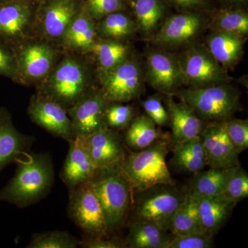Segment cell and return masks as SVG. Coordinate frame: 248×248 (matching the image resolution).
<instances>
[{"label": "cell", "mask_w": 248, "mask_h": 248, "mask_svg": "<svg viewBox=\"0 0 248 248\" xmlns=\"http://www.w3.org/2000/svg\"><path fill=\"white\" fill-rule=\"evenodd\" d=\"M15 55L17 78L28 83L37 82L48 76L56 58L55 50L42 42L29 44Z\"/></svg>", "instance_id": "15"}, {"label": "cell", "mask_w": 248, "mask_h": 248, "mask_svg": "<svg viewBox=\"0 0 248 248\" xmlns=\"http://www.w3.org/2000/svg\"><path fill=\"white\" fill-rule=\"evenodd\" d=\"M208 22L202 11H185L172 15L160 27L154 42L163 47L185 45L200 35Z\"/></svg>", "instance_id": "13"}, {"label": "cell", "mask_w": 248, "mask_h": 248, "mask_svg": "<svg viewBox=\"0 0 248 248\" xmlns=\"http://www.w3.org/2000/svg\"><path fill=\"white\" fill-rule=\"evenodd\" d=\"M108 101L102 90L91 91L67 109L76 138L84 139L107 126L105 111Z\"/></svg>", "instance_id": "12"}, {"label": "cell", "mask_w": 248, "mask_h": 248, "mask_svg": "<svg viewBox=\"0 0 248 248\" xmlns=\"http://www.w3.org/2000/svg\"><path fill=\"white\" fill-rule=\"evenodd\" d=\"M161 137L154 121L147 115H142L133 119L127 127L125 142L129 148L139 151L151 146Z\"/></svg>", "instance_id": "30"}, {"label": "cell", "mask_w": 248, "mask_h": 248, "mask_svg": "<svg viewBox=\"0 0 248 248\" xmlns=\"http://www.w3.org/2000/svg\"><path fill=\"white\" fill-rule=\"evenodd\" d=\"M172 96L190 106L205 122H224L241 109V94L229 83L202 88L188 86Z\"/></svg>", "instance_id": "3"}, {"label": "cell", "mask_w": 248, "mask_h": 248, "mask_svg": "<svg viewBox=\"0 0 248 248\" xmlns=\"http://www.w3.org/2000/svg\"><path fill=\"white\" fill-rule=\"evenodd\" d=\"M184 85L202 88L227 84L232 78L203 45H194L177 55Z\"/></svg>", "instance_id": "7"}, {"label": "cell", "mask_w": 248, "mask_h": 248, "mask_svg": "<svg viewBox=\"0 0 248 248\" xmlns=\"http://www.w3.org/2000/svg\"><path fill=\"white\" fill-rule=\"evenodd\" d=\"M91 92L85 67L76 59L66 58L52 69L39 93L68 109Z\"/></svg>", "instance_id": "6"}, {"label": "cell", "mask_w": 248, "mask_h": 248, "mask_svg": "<svg viewBox=\"0 0 248 248\" xmlns=\"http://www.w3.org/2000/svg\"><path fill=\"white\" fill-rule=\"evenodd\" d=\"M131 4L136 27L143 35L156 31L166 16L168 5L163 0H129Z\"/></svg>", "instance_id": "29"}, {"label": "cell", "mask_w": 248, "mask_h": 248, "mask_svg": "<svg viewBox=\"0 0 248 248\" xmlns=\"http://www.w3.org/2000/svg\"><path fill=\"white\" fill-rule=\"evenodd\" d=\"M13 1V0H0V3L6 2V1Z\"/></svg>", "instance_id": "45"}, {"label": "cell", "mask_w": 248, "mask_h": 248, "mask_svg": "<svg viewBox=\"0 0 248 248\" xmlns=\"http://www.w3.org/2000/svg\"><path fill=\"white\" fill-rule=\"evenodd\" d=\"M16 164L14 177L0 190V201L24 208L46 198L55 183V168L50 153H29Z\"/></svg>", "instance_id": "1"}, {"label": "cell", "mask_w": 248, "mask_h": 248, "mask_svg": "<svg viewBox=\"0 0 248 248\" xmlns=\"http://www.w3.org/2000/svg\"><path fill=\"white\" fill-rule=\"evenodd\" d=\"M197 200L202 230L207 234L214 236L231 216L236 203L223 195Z\"/></svg>", "instance_id": "23"}, {"label": "cell", "mask_w": 248, "mask_h": 248, "mask_svg": "<svg viewBox=\"0 0 248 248\" xmlns=\"http://www.w3.org/2000/svg\"><path fill=\"white\" fill-rule=\"evenodd\" d=\"M81 140L97 170L122 166L125 154L123 142L117 130L106 126Z\"/></svg>", "instance_id": "14"}, {"label": "cell", "mask_w": 248, "mask_h": 248, "mask_svg": "<svg viewBox=\"0 0 248 248\" xmlns=\"http://www.w3.org/2000/svg\"><path fill=\"white\" fill-rule=\"evenodd\" d=\"M131 106L122 103L109 102L105 111L106 124L108 128L117 130L126 128L133 119Z\"/></svg>", "instance_id": "36"}, {"label": "cell", "mask_w": 248, "mask_h": 248, "mask_svg": "<svg viewBox=\"0 0 248 248\" xmlns=\"http://www.w3.org/2000/svg\"><path fill=\"white\" fill-rule=\"evenodd\" d=\"M169 231L172 235L205 233L201 226L198 200L189 192H186L182 203L174 213Z\"/></svg>", "instance_id": "28"}, {"label": "cell", "mask_w": 248, "mask_h": 248, "mask_svg": "<svg viewBox=\"0 0 248 248\" xmlns=\"http://www.w3.org/2000/svg\"><path fill=\"white\" fill-rule=\"evenodd\" d=\"M96 25L94 19L86 12L82 6L63 34L62 40L65 45L78 52H91L95 43Z\"/></svg>", "instance_id": "26"}, {"label": "cell", "mask_w": 248, "mask_h": 248, "mask_svg": "<svg viewBox=\"0 0 248 248\" xmlns=\"http://www.w3.org/2000/svg\"><path fill=\"white\" fill-rule=\"evenodd\" d=\"M79 246V239L68 232L51 231L34 233L28 248H76Z\"/></svg>", "instance_id": "34"}, {"label": "cell", "mask_w": 248, "mask_h": 248, "mask_svg": "<svg viewBox=\"0 0 248 248\" xmlns=\"http://www.w3.org/2000/svg\"><path fill=\"white\" fill-rule=\"evenodd\" d=\"M181 12L185 11H202L210 8V0H163Z\"/></svg>", "instance_id": "43"}, {"label": "cell", "mask_w": 248, "mask_h": 248, "mask_svg": "<svg viewBox=\"0 0 248 248\" xmlns=\"http://www.w3.org/2000/svg\"><path fill=\"white\" fill-rule=\"evenodd\" d=\"M207 166L210 168H230L240 166L239 154L232 146L222 122H208L200 135Z\"/></svg>", "instance_id": "18"}, {"label": "cell", "mask_w": 248, "mask_h": 248, "mask_svg": "<svg viewBox=\"0 0 248 248\" xmlns=\"http://www.w3.org/2000/svg\"><path fill=\"white\" fill-rule=\"evenodd\" d=\"M125 0H86L83 6L87 14L94 20L116 11H124Z\"/></svg>", "instance_id": "38"}, {"label": "cell", "mask_w": 248, "mask_h": 248, "mask_svg": "<svg viewBox=\"0 0 248 248\" xmlns=\"http://www.w3.org/2000/svg\"><path fill=\"white\" fill-rule=\"evenodd\" d=\"M146 115L154 121L159 126H165L169 124V117L167 110L163 105L161 98L158 94L151 96L142 103Z\"/></svg>", "instance_id": "40"}, {"label": "cell", "mask_w": 248, "mask_h": 248, "mask_svg": "<svg viewBox=\"0 0 248 248\" xmlns=\"http://www.w3.org/2000/svg\"><path fill=\"white\" fill-rule=\"evenodd\" d=\"M171 236L167 231L148 222H130L124 240L129 248H166Z\"/></svg>", "instance_id": "27"}, {"label": "cell", "mask_w": 248, "mask_h": 248, "mask_svg": "<svg viewBox=\"0 0 248 248\" xmlns=\"http://www.w3.org/2000/svg\"><path fill=\"white\" fill-rule=\"evenodd\" d=\"M36 1H37V2H41V1H44V0H35Z\"/></svg>", "instance_id": "46"}, {"label": "cell", "mask_w": 248, "mask_h": 248, "mask_svg": "<svg viewBox=\"0 0 248 248\" xmlns=\"http://www.w3.org/2000/svg\"><path fill=\"white\" fill-rule=\"evenodd\" d=\"M90 182L102 205L108 233L117 231L131 206L133 190L128 179L119 167L98 170Z\"/></svg>", "instance_id": "4"}, {"label": "cell", "mask_w": 248, "mask_h": 248, "mask_svg": "<svg viewBox=\"0 0 248 248\" xmlns=\"http://www.w3.org/2000/svg\"><path fill=\"white\" fill-rule=\"evenodd\" d=\"M96 26L97 35L100 38L122 40L133 35L136 24L123 11L108 14L98 21Z\"/></svg>", "instance_id": "33"}, {"label": "cell", "mask_w": 248, "mask_h": 248, "mask_svg": "<svg viewBox=\"0 0 248 248\" xmlns=\"http://www.w3.org/2000/svg\"><path fill=\"white\" fill-rule=\"evenodd\" d=\"M39 10L41 29L50 40L62 39L83 6L81 0H44Z\"/></svg>", "instance_id": "16"}, {"label": "cell", "mask_w": 248, "mask_h": 248, "mask_svg": "<svg viewBox=\"0 0 248 248\" xmlns=\"http://www.w3.org/2000/svg\"><path fill=\"white\" fill-rule=\"evenodd\" d=\"M144 81L141 65L128 58L113 69L101 73V90L109 102H128L141 94Z\"/></svg>", "instance_id": "9"}, {"label": "cell", "mask_w": 248, "mask_h": 248, "mask_svg": "<svg viewBox=\"0 0 248 248\" xmlns=\"http://www.w3.org/2000/svg\"><path fill=\"white\" fill-rule=\"evenodd\" d=\"M185 195L175 185L169 184L133 190L131 222H148L169 231L171 220Z\"/></svg>", "instance_id": "5"}, {"label": "cell", "mask_w": 248, "mask_h": 248, "mask_svg": "<svg viewBox=\"0 0 248 248\" xmlns=\"http://www.w3.org/2000/svg\"><path fill=\"white\" fill-rule=\"evenodd\" d=\"M223 129L232 146L240 154L248 148V121L231 118L222 122Z\"/></svg>", "instance_id": "35"}, {"label": "cell", "mask_w": 248, "mask_h": 248, "mask_svg": "<svg viewBox=\"0 0 248 248\" xmlns=\"http://www.w3.org/2000/svg\"><path fill=\"white\" fill-rule=\"evenodd\" d=\"M144 80L158 92L172 95L184 85L177 55L159 49H151L147 55Z\"/></svg>", "instance_id": "11"}, {"label": "cell", "mask_w": 248, "mask_h": 248, "mask_svg": "<svg viewBox=\"0 0 248 248\" xmlns=\"http://www.w3.org/2000/svg\"><path fill=\"white\" fill-rule=\"evenodd\" d=\"M28 114L34 124L50 135L68 143L76 138L67 109L51 98L41 93L33 96L28 107Z\"/></svg>", "instance_id": "10"}, {"label": "cell", "mask_w": 248, "mask_h": 248, "mask_svg": "<svg viewBox=\"0 0 248 248\" xmlns=\"http://www.w3.org/2000/svg\"><path fill=\"white\" fill-rule=\"evenodd\" d=\"M0 76L17 79L16 55L0 42Z\"/></svg>", "instance_id": "41"}, {"label": "cell", "mask_w": 248, "mask_h": 248, "mask_svg": "<svg viewBox=\"0 0 248 248\" xmlns=\"http://www.w3.org/2000/svg\"><path fill=\"white\" fill-rule=\"evenodd\" d=\"M239 166L203 170L194 174L187 192L197 199L221 195L230 178Z\"/></svg>", "instance_id": "24"}, {"label": "cell", "mask_w": 248, "mask_h": 248, "mask_svg": "<svg viewBox=\"0 0 248 248\" xmlns=\"http://www.w3.org/2000/svg\"><path fill=\"white\" fill-rule=\"evenodd\" d=\"M36 141L33 135L20 133L4 107L0 108V172L6 166L31 153Z\"/></svg>", "instance_id": "17"}, {"label": "cell", "mask_w": 248, "mask_h": 248, "mask_svg": "<svg viewBox=\"0 0 248 248\" xmlns=\"http://www.w3.org/2000/svg\"><path fill=\"white\" fill-rule=\"evenodd\" d=\"M208 24L213 31L232 32L245 37L248 34V14L241 7L226 8L217 11Z\"/></svg>", "instance_id": "32"}, {"label": "cell", "mask_w": 248, "mask_h": 248, "mask_svg": "<svg viewBox=\"0 0 248 248\" xmlns=\"http://www.w3.org/2000/svg\"><path fill=\"white\" fill-rule=\"evenodd\" d=\"M235 203L248 197V174L241 166L233 173L221 194Z\"/></svg>", "instance_id": "37"}, {"label": "cell", "mask_w": 248, "mask_h": 248, "mask_svg": "<svg viewBox=\"0 0 248 248\" xmlns=\"http://www.w3.org/2000/svg\"><path fill=\"white\" fill-rule=\"evenodd\" d=\"M172 150L173 156L170 163L178 172L195 174L207 166L206 156L200 137L183 142Z\"/></svg>", "instance_id": "25"}, {"label": "cell", "mask_w": 248, "mask_h": 248, "mask_svg": "<svg viewBox=\"0 0 248 248\" xmlns=\"http://www.w3.org/2000/svg\"><path fill=\"white\" fill-rule=\"evenodd\" d=\"M170 148V138L161 137L151 146L125 155L121 169L132 190H144L158 184L175 185L166 164Z\"/></svg>", "instance_id": "2"}, {"label": "cell", "mask_w": 248, "mask_h": 248, "mask_svg": "<svg viewBox=\"0 0 248 248\" xmlns=\"http://www.w3.org/2000/svg\"><path fill=\"white\" fill-rule=\"evenodd\" d=\"M166 105L172 130L170 136L172 149L183 142L200 136L205 121L199 117L190 106L183 101L175 102L172 95H168Z\"/></svg>", "instance_id": "19"}, {"label": "cell", "mask_w": 248, "mask_h": 248, "mask_svg": "<svg viewBox=\"0 0 248 248\" xmlns=\"http://www.w3.org/2000/svg\"><path fill=\"white\" fill-rule=\"evenodd\" d=\"M91 52L94 53L102 73L113 69L128 60L130 48L121 40L102 39L96 41Z\"/></svg>", "instance_id": "31"}, {"label": "cell", "mask_w": 248, "mask_h": 248, "mask_svg": "<svg viewBox=\"0 0 248 248\" xmlns=\"http://www.w3.org/2000/svg\"><path fill=\"white\" fill-rule=\"evenodd\" d=\"M68 144L69 149L60 177L68 191H71L84 183L90 182L98 170L90 158L81 139H73Z\"/></svg>", "instance_id": "21"}, {"label": "cell", "mask_w": 248, "mask_h": 248, "mask_svg": "<svg viewBox=\"0 0 248 248\" xmlns=\"http://www.w3.org/2000/svg\"><path fill=\"white\" fill-rule=\"evenodd\" d=\"M213 247V236L206 233L172 235L166 248H210Z\"/></svg>", "instance_id": "39"}, {"label": "cell", "mask_w": 248, "mask_h": 248, "mask_svg": "<svg viewBox=\"0 0 248 248\" xmlns=\"http://www.w3.org/2000/svg\"><path fill=\"white\" fill-rule=\"evenodd\" d=\"M221 2L229 5L231 7H241L242 5L246 4L248 0H220Z\"/></svg>", "instance_id": "44"}, {"label": "cell", "mask_w": 248, "mask_h": 248, "mask_svg": "<svg viewBox=\"0 0 248 248\" xmlns=\"http://www.w3.org/2000/svg\"><path fill=\"white\" fill-rule=\"evenodd\" d=\"M34 11L29 0L0 3V40L12 42L22 39L29 31Z\"/></svg>", "instance_id": "20"}, {"label": "cell", "mask_w": 248, "mask_h": 248, "mask_svg": "<svg viewBox=\"0 0 248 248\" xmlns=\"http://www.w3.org/2000/svg\"><path fill=\"white\" fill-rule=\"evenodd\" d=\"M79 246L84 248H126L125 241L119 238H90L84 236L79 239Z\"/></svg>", "instance_id": "42"}, {"label": "cell", "mask_w": 248, "mask_h": 248, "mask_svg": "<svg viewBox=\"0 0 248 248\" xmlns=\"http://www.w3.org/2000/svg\"><path fill=\"white\" fill-rule=\"evenodd\" d=\"M68 215L86 237H102L108 234L102 205L90 182L69 191Z\"/></svg>", "instance_id": "8"}, {"label": "cell", "mask_w": 248, "mask_h": 248, "mask_svg": "<svg viewBox=\"0 0 248 248\" xmlns=\"http://www.w3.org/2000/svg\"><path fill=\"white\" fill-rule=\"evenodd\" d=\"M245 37L223 31H213L207 37L206 47L225 70L234 67L244 53Z\"/></svg>", "instance_id": "22"}]
</instances>
